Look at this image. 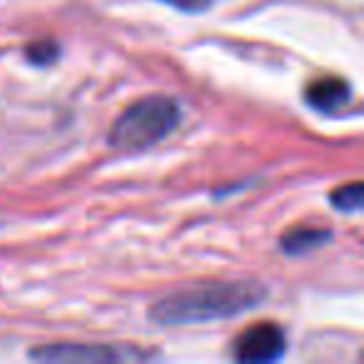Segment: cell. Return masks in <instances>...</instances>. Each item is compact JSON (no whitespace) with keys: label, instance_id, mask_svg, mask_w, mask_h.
I'll list each match as a JSON object with an SVG mask.
<instances>
[{"label":"cell","instance_id":"6da1fadb","mask_svg":"<svg viewBox=\"0 0 364 364\" xmlns=\"http://www.w3.org/2000/svg\"><path fill=\"white\" fill-rule=\"evenodd\" d=\"M264 297L267 289L255 282H208L157 299L150 317L165 327L230 319L255 309Z\"/></svg>","mask_w":364,"mask_h":364},{"label":"cell","instance_id":"7a4b0ae2","mask_svg":"<svg viewBox=\"0 0 364 364\" xmlns=\"http://www.w3.org/2000/svg\"><path fill=\"white\" fill-rule=\"evenodd\" d=\"M180 122V107L167 95H147L120 112L110 130L117 150H145L170 135Z\"/></svg>","mask_w":364,"mask_h":364},{"label":"cell","instance_id":"3957f363","mask_svg":"<svg viewBox=\"0 0 364 364\" xmlns=\"http://www.w3.org/2000/svg\"><path fill=\"white\" fill-rule=\"evenodd\" d=\"M43 362H130L145 359V352L115 344H48L31 354Z\"/></svg>","mask_w":364,"mask_h":364},{"label":"cell","instance_id":"277c9868","mask_svg":"<svg viewBox=\"0 0 364 364\" xmlns=\"http://www.w3.org/2000/svg\"><path fill=\"white\" fill-rule=\"evenodd\" d=\"M284 354V332L274 322H257L235 342V359L250 364L274 362Z\"/></svg>","mask_w":364,"mask_h":364},{"label":"cell","instance_id":"5b68a950","mask_svg":"<svg viewBox=\"0 0 364 364\" xmlns=\"http://www.w3.org/2000/svg\"><path fill=\"white\" fill-rule=\"evenodd\" d=\"M304 97L317 110H337V107L347 105V100L352 97V87L342 77L324 75L319 80L309 82V87L304 90Z\"/></svg>","mask_w":364,"mask_h":364},{"label":"cell","instance_id":"8992f818","mask_svg":"<svg viewBox=\"0 0 364 364\" xmlns=\"http://www.w3.org/2000/svg\"><path fill=\"white\" fill-rule=\"evenodd\" d=\"M329 240L327 230H319V228H292L287 235L279 237V247L289 255H302L309 252V250L319 247Z\"/></svg>","mask_w":364,"mask_h":364},{"label":"cell","instance_id":"52a82bcc","mask_svg":"<svg viewBox=\"0 0 364 364\" xmlns=\"http://www.w3.org/2000/svg\"><path fill=\"white\" fill-rule=\"evenodd\" d=\"M364 200V185L362 182H349V185H342L332 193V205L342 213H357L362 208Z\"/></svg>","mask_w":364,"mask_h":364},{"label":"cell","instance_id":"ba28073f","mask_svg":"<svg viewBox=\"0 0 364 364\" xmlns=\"http://www.w3.org/2000/svg\"><path fill=\"white\" fill-rule=\"evenodd\" d=\"M26 55H28V60L36 63V65H50V63H55L58 55H60V48H58L55 41H38L28 46Z\"/></svg>","mask_w":364,"mask_h":364},{"label":"cell","instance_id":"9c48e42d","mask_svg":"<svg viewBox=\"0 0 364 364\" xmlns=\"http://www.w3.org/2000/svg\"><path fill=\"white\" fill-rule=\"evenodd\" d=\"M160 3L177 8V11H185V13H200V11H208L215 0H160Z\"/></svg>","mask_w":364,"mask_h":364}]
</instances>
